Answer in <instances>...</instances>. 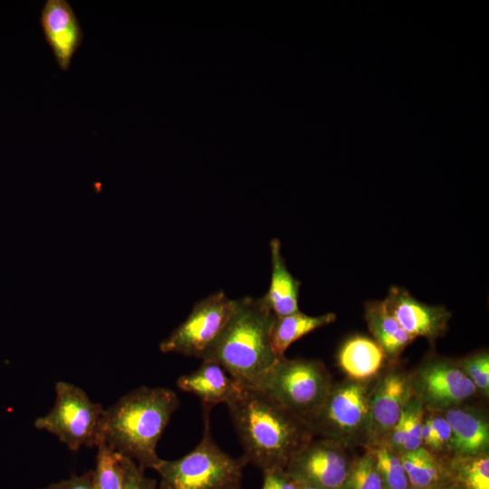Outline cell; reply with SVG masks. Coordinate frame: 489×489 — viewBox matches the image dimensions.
<instances>
[{
  "label": "cell",
  "mask_w": 489,
  "mask_h": 489,
  "mask_svg": "<svg viewBox=\"0 0 489 489\" xmlns=\"http://www.w3.org/2000/svg\"><path fill=\"white\" fill-rule=\"evenodd\" d=\"M324 366L306 359H279L254 388L261 390L308 425L331 388Z\"/></svg>",
  "instance_id": "obj_5"
},
{
  "label": "cell",
  "mask_w": 489,
  "mask_h": 489,
  "mask_svg": "<svg viewBox=\"0 0 489 489\" xmlns=\"http://www.w3.org/2000/svg\"><path fill=\"white\" fill-rule=\"evenodd\" d=\"M365 318L374 340L384 350L387 356H398L415 340L389 313L384 301L367 302Z\"/></svg>",
  "instance_id": "obj_18"
},
{
  "label": "cell",
  "mask_w": 489,
  "mask_h": 489,
  "mask_svg": "<svg viewBox=\"0 0 489 489\" xmlns=\"http://www.w3.org/2000/svg\"><path fill=\"white\" fill-rule=\"evenodd\" d=\"M462 369L476 388L488 394L489 391V356L481 352L470 356L463 361Z\"/></svg>",
  "instance_id": "obj_26"
},
{
  "label": "cell",
  "mask_w": 489,
  "mask_h": 489,
  "mask_svg": "<svg viewBox=\"0 0 489 489\" xmlns=\"http://www.w3.org/2000/svg\"><path fill=\"white\" fill-rule=\"evenodd\" d=\"M433 489H458L455 485H449V484H440Z\"/></svg>",
  "instance_id": "obj_31"
},
{
  "label": "cell",
  "mask_w": 489,
  "mask_h": 489,
  "mask_svg": "<svg viewBox=\"0 0 489 489\" xmlns=\"http://www.w3.org/2000/svg\"><path fill=\"white\" fill-rule=\"evenodd\" d=\"M225 404L243 446L242 458L263 473L284 469L311 439L307 424L257 388H240Z\"/></svg>",
  "instance_id": "obj_1"
},
{
  "label": "cell",
  "mask_w": 489,
  "mask_h": 489,
  "mask_svg": "<svg viewBox=\"0 0 489 489\" xmlns=\"http://www.w3.org/2000/svg\"><path fill=\"white\" fill-rule=\"evenodd\" d=\"M235 300L223 291L197 302L187 318L159 344L164 353H178L201 359L231 317Z\"/></svg>",
  "instance_id": "obj_7"
},
{
  "label": "cell",
  "mask_w": 489,
  "mask_h": 489,
  "mask_svg": "<svg viewBox=\"0 0 489 489\" xmlns=\"http://www.w3.org/2000/svg\"><path fill=\"white\" fill-rule=\"evenodd\" d=\"M406 442L402 452L417 449L422 445L424 411L419 402H409L404 408ZM401 452V453H402Z\"/></svg>",
  "instance_id": "obj_25"
},
{
  "label": "cell",
  "mask_w": 489,
  "mask_h": 489,
  "mask_svg": "<svg viewBox=\"0 0 489 489\" xmlns=\"http://www.w3.org/2000/svg\"><path fill=\"white\" fill-rule=\"evenodd\" d=\"M386 358L387 354L379 343L364 335H354L347 339L337 354L340 369L359 382L378 374Z\"/></svg>",
  "instance_id": "obj_16"
},
{
  "label": "cell",
  "mask_w": 489,
  "mask_h": 489,
  "mask_svg": "<svg viewBox=\"0 0 489 489\" xmlns=\"http://www.w3.org/2000/svg\"><path fill=\"white\" fill-rule=\"evenodd\" d=\"M52 409L34 421V427L58 437L72 451L98 446L102 442L104 409L78 386L58 381Z\"/></svg>",
  "instance_id": "obj_6"
},
{
  "label": "cell",
  "mask_w": 489,
  "mask_h": 489,
  "mask_svg": "<svg viewBox=\"0 0 489 489\" xmlns=\"http://www.w3.org/2000/svg\"><path fill=\"white\" fill-rule=\"evenodd\" d=\"M97 448L96 465L93 470L94 489H122L121 455L104 442L100 443Z\"/></svg>",
  "instance_id": "obj_23"
},
{
  "label": "cell",
  "mask_w": 489,
  "mask_h": 489,
  "mask_svg": "<svg viewBox=\"0 0 489 489\" xmlns=\"http://www.w3.org/2000/svg\"><path fill=\"white\" fill-rule=\"evenodd\" d=\"M342 489H383L380 475L370 452L350 465Z\"/></svg>",
  "instance_id": "obj_24"
},
{
  "label": "cell",
  "mask_w": 489,
  "mask_h": 489,
  "mask_svg": "<svg viewBox=\"0 0 489 489\" xmlns=\"http://www.w3.org/2000/svg\"><path fill=\"white\" fill-rule=\"evenodd\" d=\"M451 427L450 446L456 455L484 454L489 444V428L484 419L475 413L450 408L444 417Z\"/></svg>",
  "instance_id": "obj_17"
},
{
  "label": "cell",
  "mask_w": 489,
  "mask_h": 489,
  "mask_svg": "<svg viewBox=\"0 0 489 489\" xmlns=\"http://www.w3.org/2000/svg\"><path fill=\"white\" fill-rule=\"evenodd\" d=\"M399 455L410 486L433 489L444 484L446 469L429 450L420 446Z\"/></svg>",
  "instance_id": "obj_20"
},
{
  "label": "cell",
  "mask_w": 489,
  "mask_h": 489,
  "mask_svg": "<svg viewBox=\"0 0 489 489\" xmlns=\"http://www.w3.org/2000/svg\"><path fill=\"white\" fill-rule=\"evenodd\" d=\"M408 489H420V488H417V487H414V486H409Z\"/></svg>",
  "instance_id": "obj_33"
},
{
  "label": "cell",
  "mask_w": 489,
  "mask_h": 489,
  "mask_svg": "<svg viewBox=\"0 0 489 489\" xmlns=\"http://www.w3.org/2000/svg\"><path fill=\"white\" fill-rule=\"evenodd\" d=\"M272 274L268 292L262 297L276 317L287 316L299 311L298 298L301 282L288 271L281 253V242H270Z\"/></svg>",
  "instance_id": "obj_15"
},
{
  "label": "cell",
  "mask_w": 489,
  "mask_h": 489,
  "mask_svg": "<svg viewBox=\"0 0 489 489\" xmlns=\"http://www.w3.org/2000/svg\"><path fill=\"white\" fill-rule=\"evenodd\" d=\"M383 301L400 327L414 339H436L446 331L450 319L445 307L419 302L401 287H391Z\"/></svg>",
  "instance_id": "obj_10"
},
{
  "label": "cell",
  "mask_w": 489,
  "mask_h": 489,
  "mask_svg": "<svg viewBox=\"0 0 489 489\" xmlns=\"http://www.w3.org/2000/svg\"><path fill=\"white\" fill-rule=\"evenodd\" d=\"M410 382L397 371L388 373L369 398V424L374 435L390 432L410 399Z\"/></svg>",
  "instance_id": "obj_13"
},
{
  "label": "cell",
  "mask_w": 489,
  "mask_h": 489,
  "mask_svg": "<svg viewBox=\"0 0 489 489\" xmlns=\"http://www.w3.org/2000/svg\"><path fill=\"white\" fill-rule=\"evenodd\" d=\"M177 394L162 387H139L104 409L102 442L142 469H155L158 443L177 409Z\"/></svg>",
  "instance_id": "obj_2"
},
{
  "label": "cell",
  "mask_w": 489,
  "mask_h": 489,
  "mask_svg": "<svg viewBox=\"0 0 489 489\" xmlns=\"http://www.w3.org/2000/svg\"><path fill=\"white\" fill-rule=\"evenodd\" d=\"M336 315L328 312L319 316H311L301 312L276 317L271 329V344L278 359L284 357L286 350L302 337L333 322Z\"/></svg>",
  "instance_id": "obj_19"
},
{
  "label": "cell",
  "mask_w": 489,
  "mask_h": 489,
  "mask_svg": "<svg viewBox=\"0 0 489 489\" xmlns=\"http://www.w3.org/2000/svg\"><path fill=\"white\" fill-rule=\"evenodd\" d=\"M350 465L333 438L310 439L291 455L284 470L298 485L342 489Z\"/></svg>",
  "instance_id": "obj_8"
},
{
  "label": "cell",
  "mask_w": 489,
  "mask_h": 489,
  "mask_svg": "<svg viewBox=\"0 0 489 489\" xmlns=\"http://www.w3.org/2000/svg\"><path fill=\"white\" fill-rule=\"evenodd\" d=\"M370 453L374 457L383 489H408L410 484L398 451L391 446L380 445Z\"/></svg>",
  "instance_id": "obj_22"
},
{
  "label": "cell",
  "mask_w": 489,
  "mask_h": 489,
  "mask_svg": "<svg viewBox=\"0 0 489 489\" xmlns=\"http://www.w3.org/2000/svg\"><path fill=\"white\" fill-rule=\"evenodd\" d=\"M264 474L261 489H298V484L283 468L273 469Z\"/></svg>",
  "instance_id": "obj_29"
},
{
  "label": "cell",
  "mask_w": 489,
  "mask_h": 489,
  "mask_svg": "<svg viewBox=\"0 0 489 489\" xmlns=\"http://www.w3.org/2000/svg\"><path fill=\"white\" fill-rule=\"evenodd\" d=\"M211 408L204 406V431L198 445L178 459H161L155 467L160 478L158 489H241L245 462L232 457L213 440Z\"/></svg>",
  "instance_id": "obj_4"
},
{
  "label": "cell",
  "mask_w": 489,
  "mask_h": 489,
  "mask_svg": "<svg viewBox=\"0 0 489 489\" xmlns=\"http://www.w3.org/2000/svg\"><path fill=\"white\" fill-rule=\"evenodd\" d=\"M298 489H318L312 486H307V485H298Z\"/></svg>",
  "instance_id": "obj_32"
},
{
  "label": "cell",
  "mask_w": 489,
  "mask_h": 489,
  "mask_svg": "<svg viewBox=\"0 0 489 489\" xmlns=\"http://www.w3.org/2000/svg\"><path fill=\"white\" fill-rule=\"evenodd\" d=\"M38 489H94L93 470L81 475H73Z\"/></svg>",
  "instance_id": "obj_30"
},
{
  "label": "cell",
  "mask_w": 489,
  "mask_h": 489,
  "mask_svg": "<svg viewBox=\"0 0 489 489\" xmlns=\"http://www.w3.org/2000/svg\"><path fill=\"white\" fill-rule=\"evenodd\" d=\"M431 426V440L428 445L432 450H443L450 446L451 427L443 417L433 416L428 417Z\"/></svg>",
  "instance_id": "obj_28"
},
{
  "label": "cell",
  "mask_w": 489,
  "mask_h": 489,
  "mask_svg": "<svg viewBox=\"0 0 489 489\" xmlns=\"http://www.w3.org/2000/svg\"><path fill=\"white\" fill-rule=\"evenodd\" d=\"M358 382L331 387L321 408L309 424L312 433L334 436L364 427L369 420V397L367 388Z\"/></svg>",
  "instance_id": "obj_9"
},
{
  "label": "cell",
  "mask_w": 489,
  "mask_h": 489,
  "mask_svg": "<svg viewBox=\"0 0 489 489\" xmlns=\"http://www.w3.org/2000/svg\"><path fill=\"white\" fill-rule=\"evenodd\" d=\"M40 23L59 68L68 71L83 38V32L72 5L66 0L45 1Z\"/></svg>",
  "instance_id": "obj_11"
},
{
  "label": "cell",
  "mask_w": 489,
  "mask_h": 489,
  "mask_svg": "<svg viewBox=\"0 0 489 489\" xmlns=\"http://www.w3.org/2000/svg\"><path fill=\"white\" fill-rule=\"evenodd\" d=\"M123 468L122 489H158L154 479L148 477L145 470L134 461L121 455Z\"/></svg>",
  "instance_id": "obj_27"
},
{
  "label": "cell",
  "mask_w": 489,
  "mask_h": 489,
  "mask_svg": "<svg viewBox=\"0 0 489 489\" xmlns=\"http://www.w3.org/2000/svg\"><path fill=\"white\" fill-rule=\"evenodd\" d=\"M446 472L458 489H489V457L485 453L456 455Z\"/></svg>",
  "instance_id": "obj_21"
},
{
  "label": "cell",
  "mask_w": 489,
  "mask_h": 489,
  "mask_svg": "<svg viewBox=\"0 0 489 489\" xmlns=\"http://www.w3.org/2000/svg\"><path fill=\"white\" fill-rule=\"evenodd\" d=\"M418 385L425 399L440 408L462 402L476 391L461 368L442 360L432 361L421 369Z\"/></svg>",
  "instance_id": "obj_12"
},
{
  "label": "cell",
  "mask_w": 489,
  "mask_h": 489,
  "mask_svg": "<svg viewBox=\"0 0 489 489\" xmlns=\"http://www.w3.org/2000/svg\"><path fill=\"white\" fill-rule=\"evenodd\" d=\"M275 318L262 297L235 300L231 317L201 360L219 364L241 388H255L279 360L270 338Z\"/></svg>",
  "instance_id": "obj_3"
},
{
  "label": "cell",
  "mask_w": 489,
  "mask_h": 489,
  "mask_svg": "<svg viewBox=\"0 0 489 489\" xmlns=\"http://www.w3.org/2000/svg\"><path fill=\"white\" fill-rule=\"evenodd\" d=\"M177 386L182 391L196 395L204 406L226 403L241 388L219 364L203 360L189 374L179 377Z\"/></svg>",
  "instance_id": "obj_14"
}]
</instances>
